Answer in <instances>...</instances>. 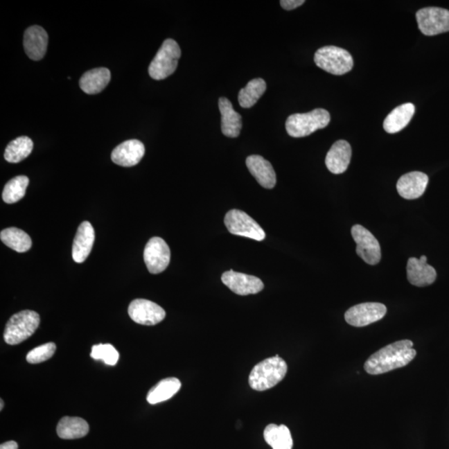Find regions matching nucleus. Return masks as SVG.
I'll use <instances>...</instances> for the list:
<instances>
[{"label": "nucleus", "instance_id": "1", "mask_svg": "<svg viewBox=\"0 0 449 449\" xmlns=\"http://www.w3.org/2000/svg\"><path fill=\"white\" fill-rule=\"evenodd\" d=\"M409 340L397 341L373 353L364 364L365 371L372 376L405 367L414 359L417 352Z\"/></svg>", "mask_w": 449, "mask_h": 449}, {"label": "nucleus", "instance_id": "2", "mask_svg": "<svg viewBox=\"0 0 449 449\" xmlns=\"http://www.w3.org/2000/svg\"><path fill=\"white\" fill-rule=\"evenodd\" d=\"M287 364L280 356L268 358L257 364L249 376V385L256 391H265L273 388L284 380Z\"/></svg>", "mask_w": 449, "mask_h": 449}, {"label": "nucleus", "instance_id": "3", "mask_svg": "<svg viewBox=\"0 0 449 449\" xmlns=\"http://www.w3.org/2000/svg\"><path fill=\"white\" fill-rule=\"evenodd\" d=\"M330 122L328 112L323 108H316L306 114L290 115L286 120L285 128L290 137H303L326 127Z\"/></svg>", "mask_w": 449, "mask_h": 449}, {"label": "nucleus", "instance_id": "4", "mask_svg": "<svg viewBox=\"0 0 449 449\" xmlns=\"http://www.w3.org/2000/svg\"><path fill=\"white\" fill-rule=\"evenodd\" d=\"M40 323L39 315L33 310H23L8 319L3 333L4 341L16 345L35 334Z\"/></svg>", "mask_w": 449, "mask_h": 449}, {"label": "nucleus", "instance_id": "5", "mask_svg": "<svg viewBox=\"0 0 449 449\" xmlns=\"http://www.w3.org/2000/svg\"><path fill=\"white\" fill-rule=\"evenodd\" d=\"M181 54V49L176 41L166 39L150 64V77L155 80H162L169 77L176 71Z\"/></svg>", "mask_w": 449, "mask_h": 449}, {"label": "nucleus", "instance_id": "6", "mask_svg": "<svg viewBox=\"0 0 449 449\" xmlns=\"http://www.w3.org/2000/svg\"><path fill=\"white\" fill-rule=\"evenodd\" d=\"M319 68L334 75H344L353 69V60L347 50L336 46H324L315 53Z\"/></svg>", "mask_w": 449, "mask_h": 449}, {"label": "nucleus", "instance_id": "7", "mask_svg": "<svg viewBox=\"0 0 449 449\" xmlns=\"http://www.w3.org/2000/svg\"><path fill=\"white\" fill-rule=\"evenodd\" d=\"M224 224L229 232L233 235L261 241L265 238V233L255 220L240 210L229 211L224 216Z\"/></svg>", "mask_w": 449, "mask_h": 449}, {"label": "nucleus", "instance_id": "8", "mask_svg": "<svg viewBox=\"0 0 449 449\" xmlns=\"http://www.w3.org/2000/svg\"><path fill=\"white\" fill-rule=\"evenodd\" d=\"M419 30L424 35L434 36L449 32V11L444 8L428 7L416 12Z\"/></svg>", "mask_w": 449, "mask_h": 449}, {"label": "nucleus", "instance_id": "9", "mask_svg": "<svg viewBox=\"0 0 449 449\" xmlns=\"http://www.w3.org/2000/svg\"><path fill=\"white\" fill-rule=\"evenodd\" d=\"M351 235L357 245V255L369 265H374L380 263V245L372 233L360 224H355L351 229Z\"/></svg>", "mask_w": 449, "mask_h": 449}, {"label": "nucleus", "instance_id": "10", "mask_svg": "<svg viewBox=\"0 0 449 449\" xmlns=\"http://www.w3.org/2000/svg\"><path fill=\"white\" fill-rule=\"evenodd\" d=\"M387 308L384 303L376 302L362 303L345 312L344 319L355 327L367 326L385 317Z\"/></svg>", "mask_w": 449, "mask_h": 449}, {"label": "nucleus", "instance_id": "11", "mask_svg": "<svg viewBox=\"0 0 449 449\" xmlns=\"http://www.w3.org/2000/svg\"><path fill=\"white\" fill-rule=\"evenodd\" d=\"M143 256L148 272L159 274L164 272L170 263V248L161 237H152L146 245Z\"/></svg>", "mask_w": 449, "mask_h": 449}, {"label": "nucleus", "instance_id": "12", "mask_svg": "<svg viewBox=\"0 0 449 449\" xmlns=\"http://www.w3.org/2000/svg\"><path fill=\"white\" fill-rule=\"evenodd\" d=\"M128 315L133 322L143 326H155L166 317L160 306L145 299H136L128 306Z\"/></svg>", "mask_w": 449, "mask_h": 449}, {"label": "nucleus", "instance_id": "13", "mask_svg": "<svg viewBox=\"0 0 449 449\" xmlns=\"http://www.w3.org/2000/svg\"><path fill=\"white\" fill-rule=\"evenodd\" d=\"M222 281L229 289L239 295L257 294L264 289V284L261 279L247 274L235 272L232 270L222 274Z\"/></svg>", "mask_w": 449, "mask_h": 449}, {"label": "nucleus", "instance_id": "14", "mask_svg": "<svg viewBox=\"0 0 449 449\" xmlns=\"http://www.w3.org/2000/svg\"><path fill=\"white\" fill-rule=\"evenodd\" d=\"M407 277L410 284L424 287L435 281L437 273L435 269L427 263L425 256H422L419 259L411 257L407 261Z\"/></svg>", "mask_w": 449, "mask_h": 449}, {"label": "nucleus", "instance_id": "15", "mask_svg": "<svg viewBox=\"0 0 449 449\" xmlns=\"http://www.w3.org/2000/svg\"><path fill=\"white\" fill-rule=\"evenodd\" d=\"M145 154V147L139 140L132 139L124 141L112 152V161L115 164L130 168L139 164Z\"/></svg>", "mask_w": 449, "mask_h": 449}, {"label": "nucleus", "instance_id": "16", "mask_svg": "<svg viewBox=\"0 0 449 449\" xmlns=\"http://www.w3.org/2000/svg\"><path fill=\"white\" fill-rule=\"evenodd\" d=\"M49 36L47 32L40 26L35 25L27 28L24 36V48L28 57L32 60L39 61L47 52Z\"/></svg>", "mask_w": 449, "mask_h": 449}, {"label": "nucleus", "instance_id": "17", "mask_svg": "<svg viewBox=\"0 0 449 449\" xmlns=\"http://www.w3.org/2000/svg\"><path fill=\"white\" fill-rule=\"evenodd\" d=\"M428 177L421 172H412L403 175L397 182V191L403 198L417 199L427 188Z\"/></svg>", "mask_w": 449, "mask_h": 449}, {"label": "nucleus", "instance_id": "18", "mask_svg": "<svg viewBox=\"0 0 449 449\" xmlns=\"http://www.w3.org/2000/svg\"><path fill=\"white\" fill-rule=\"evenodd\" d=\"M95 240V231L89 222L79 226L73 244L72 256L76 263L85 262L91 253Z\"/></svg>", "mask_w": 449, "mask_h": 449}, {"label": "nucleus", "instance_id": "19", "mask_svg": "<svg viewBox=\"0 0 449 449\" xmlns=\"http://www.w3.org/2000/svg\"><path fill=\"white\" fill-rule=\"evenodd\" d=\"M249 172L261 186L272 189L276 184V175L270 162L259 155H252L245 161Z\"/></svg>", "mask_w": 449, "mask_h": 449}, {"label": "nucleus", "instance_id": "20", "mask_svg": "<svg viewBox=\"0 0 449 449\" xmlns=\"http://www.w3.org/2000/svg\"><path fill=\"white\" fill-rule=\"evenodd\" d=\"M352 149L348 141H337L326 157V165L333 174L344 173L351 164Z\"/></svg>", "mask_w": 449, "mask_h": 449}, {"label": "nucleus", "instance_id": "21", "mask_svg": "<svg viewBox=\"0 0 449 449\" xmlns=\"http://www.w3.org/2000/svg\"><path fill=\"white\" fill-rule=\"evenodd\" d=\"M219 109L222 114V132L227 137H239L241 127H243V119L238 112L234 110L230 100L227 98H220Z\"/></svg>", "mask_w": 449, "mask_h": 449}, {"label": "nucleus", "instance_id": "22", "mask_svg": "<svg viewBox=\"0 0 449 449\" xmlns=\"http://www.w3.org/2000/svg\"><path fill=\"white\" fill-rule=\"evenodd\" d=\"M110 80V71L106 68H98L87 71L83 74L79 85L85 93L93 95L101 93Z\"/></svg>", "mask_w": 449, "mask_h": 449}, {"label": "nucleus", "instance_id": "23", "mask_svg": "<svg viewBox=\"0 0 449 449\" xmlns=\"http://www.w3.org/2000/svg\"><path fill=\"white\" fill-rule=\"evenodd\" d=\"M414 112V104L410 103H403L402 105L395 107L385 120V130L391 134L400 132L410 123Z\"/></svg>", "mask_w": 449, "mask_h": 449}, {"label": "nucleus", "instance_id": "24", "mask_svg": "<svg viewBox=\"0 0 449 449\" xmlns=\"http://www.w3.org/2000/svg\"><path fill=\"white\" fill-rule=\"evenodd\" d=\"M89 432V423L78 417H64L57 426V434L62 439L83 438Z\"/></svg>", "mask_w": 449, "mask_h": 449}, {"label": "nucleus", "instance_id": "25", "mask_svg": "<svg viewBox=\"0 0 449 449\" xmlns=\"http://www.w3.org/2000/svg\"><path fill=\"white\" fill-rule=\"evenodd\" d=\"M182 384L178 378H164L149 390L147 400L150 405H157V403L168 400L180 390Z\"/></svg>", "mask_w": 449, "mask_h": 449}, {"label": "nucleus", "instance_id": "26", "mask_svg": "<svg viewBox=\"0 0 449 449\" xmlns=\"http://www.w3.org/2000/svg\"><path fill=\"white\" fill-rule=\"evenodd\" d=\"M264 439L273 449H292L293 439L290 431L284 424H269L264 431Z\"/></svg>", "mask_w": 449, "mask_h": 449}, {"label": "nucleus", "instance_id": "27", "mask_svg": "<svg viewBox=\"0 0 449 449\" xmlns=\"http://www.w3.org/2000/svg\"><path fill=\"white\" fill-rule=\"evenodd\" d=\"M0 239L2 243L14 251L24 253L29 251L32 247V240L26 232L19 228L10 227L4 229L0 233Z\"/></svg>", "mask_w": 449, "mask_h": 449}, {"label": "nucleus", "instance_id": "28", "mask_svg": "<svg viewBox=\"0 0 449 449\" xmlns=\"http://www.w3.org/2000/svg\"><path fill=\"white\" fill-rule=\"evenodd\" d=\"M33 148V141L29 137H19L8 143L4 158L10 164H19L30 155Z\"/></svg>", "mask_w": 449, "mask_h": 449}, {"label": "nucleus", "instance_id": "29", "mask_svg": "<svg viewBox=\"0 0 449 449\" xmlns=\"http://www.w3.org/2000/svg\"><path fill=\"white\" fill-rule=\"evenodd\" d=\"M265 90L266 83L264 79H252L247 83V87L240 91L238 94L240 106L243 108L253 107L265 94Z\"/></svg>", "mask_w": 449, "mask_h": 449}, {"label": "nucleus", "instance_id": "30", "mask_svg": "<svg viewBox=\"0 0 449 449\" xmlns=\"http://www.w3.org/2000/svg\"><path fill=\"white\" fill-rule=\"evenodd\" d=\"M29 179L26 176L15 177L4 186L2 197L4 202L14 204L20 201L26 193Z\"/></svg>", "mask_w": 449, "mask_h": 449}, {"label": "nucleus", "instance_id": "31", "mask_svg": "<svg viewBox=\"0 0 449 449\" xmlns=\"http://www.w3.org/2000/svg\"><path fill=\"white\" fill-rule=\"evenodd\" d=\"M91 357L96 360H102L107 365L114 366L118 363L119 353L110 344L94 345Z\"/></svg>", "mask_w": 449, "mask_h": 449}, {"label": "nucleus", "instance_id": "32", "mask_svg": "<svg viewBox=\"0 0 449 449\" xmlns=\"http://www.w3.org/2000/svg\"><path fill=\"white\" fill-rule=\"evenodd\" d=\"M55 351V344L51 342L42 344L29 351L26 360L29 364H39L52 358Z\"/></svg>", "mask_w": 449, "mask_h": 449}, {"label": "nucleus", "instance_id": "33", "mask_svg": "<svg viewBox=\"0 0 449 449\" xmlns=\"http://www.w3.org/2000/svg\"><path fill=\"white\" fill-rule=\"evenodd\" d=\"M305 3V0H281V6L285 10H293Z\"/></svg>", "mask_w": 449, "mask_h": 449}, {"label": "nucleus", "instance_id": "34", "mask_svg": "<svg viewBox=\"0 0 449 449\" xmlns=\"http://www.w3.org/2000/svg\"><path fill=\"white\" fill-rule=\"evenodd\" d=\"M18 443L15 442V441H8V442L1 444L0 449H18Z\"/></svg>", "mask_w": 449, "mask_h": 449}, {"label": "nucleus", "instance_id": "35", "mask_svg": "<svg viewBox=\"0 0 449 449\" xmlns=\"http://www.w3.org/2000/svg\"><path fill=\"white\" fill-rule=\"evenodd\" d=\"M3 405H4V403H3V399H1V400H0V410H3Z\"/></svg>", "mask_w": 449, "mask_h": 449}]
</instances>
